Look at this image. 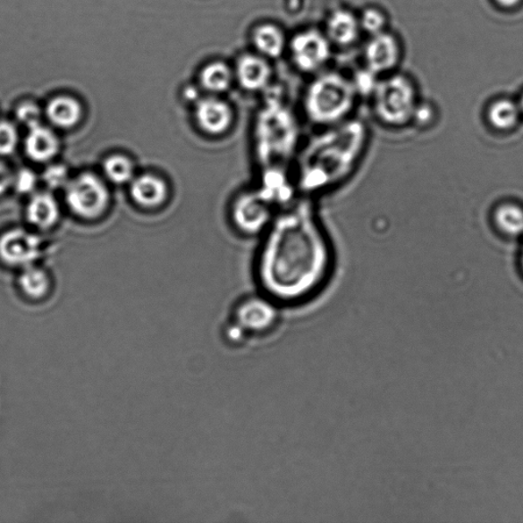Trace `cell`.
Returning <instances> with one entry per match:
<instances>
[{"mask_svg":"<svg viewBox=\"0 0 523 523\" xmlns=\"http://www.w3.org/2000/svg\"><path fill=\"white\" fill-rule=\"evenodd\" d=\"M17 129L7 122L0 123V156L11 155L18 145Z\"/></svg>","mask_w":523,"mask_h":523,"instance_id":"cell-25","label":"cell"},{"mask_svg":"<svg viewBox=\"0 0 523 523\" xmlns=\"http://www.w3.org/2000/svg\"><path fill=\"white\" fill-rule=\"evenodd\" d=\"M224 335L227 343H231L232 346H240L249 338V334L245 332V329L236 324L233 320H231V322H229V324L224 328Z\"/></svg>","mask_w":523,"mask_h":523,"instance_id":"cell-31","label":"cell"},{"mask_svg":"<svg viewBox=\"0 0 523 523\" xmlns=\"http://www.w3.org/2000/svg\"><path fill=\"white\" fill-rule=\"evenodd\" d=\"M17 118L21 124L29 129L39 126L41 122V110L38 105L31 102L21 104L17 109Z\"/></svg>","mask_w":523,"mask_h":523,"instance_id":"cell-27","label":"cell"},{"mask_svg":"<svg viewBox=\"0 0 523 523\" xmlns=\"http://www.w3.org/2000/svg\"><path fill=\"white\" fill-rule=\"evenodd\" d=\"M369 139L367 124L353 117L305 139L292 166L299 195L315 198L345 182L362 161Z\"/></svg>","mask_w":523,"mask_h":523,"instance_id":"cell-2","label":"cell"},{"mask_svg":"<svg viewBox=\"0 0 523 523\" xmlns=\"http://www.w3.org/2000/svg\"><path fill=\"white\" fill-rule=\"evenodd\" d=\"M204 95L205 93L200 89L199 86H186L182 90V99L190 107Z\"/></svg>","mask_w":523,"mask_h":523,"instance_id":"cell-33","label":"cell"},{"mask_svg":"<svg viewBox=\"0 0 523 523\" xmlns=\"http://www.w3.org/2000/svg\"><path fill=\"white\" fill-rule=\"evenodd\" d=\"M253 43L257 53L261 55L275 59L284 52L285 34L283 29L275 24H261L253 32Z\"/></svg>","mask_w":523,"mask_h":523,"instance_id":"cell-21","label":"cell"},{"mask_svg":"<svg viewBox=\"0 0 523 523\" xmlns=\"http://www.w3.org/2000/svg\"><path fill=\"white\" fill-rule=\"evenodd\" d=\"M40 253L38 236L24 229H12L0 236V259L12 266H30Z\"/></svg>","mask_w":523,"mask_h":523,"instance_id":"cell-12","label":"cell"},{"mask_svg":"<svg viewBox=\"0 0 523 523\" xmlns=\"http://www.w3.org/2000/svg\"><path fill=\"white\" fill-rule=\"evenodd\" d=\"M66 189L68 206L77 216L93 220L109 210L112 197L105 179L86 172L70 181Z\"/></svg>","mask_w":523,"mask_h":523,"instance_id":"cell-7","label":"cell"},{"mask_svg":"<svg viewBox=\"0 0 523 523\" xmlns=\"http://www.w3.org/2000/svg\"><path fill=\"white\" fill-rule=\"evenodd\" d=\"M376 75L368 68L358 72L353 81L358 95L372 96L379 82Z\"/></svg>","mask_w":523,"mask_h":523,"instance_id":"cell-28","label":"cell"},{"mask_svg":"<svg viewBox=\"0 0 523 523\" xmlns=\"http://www.w3.org/2000/svg\"><path fill=\"white\" fill-rule=\"evenodd\" d=\"M520 264H521V268L523 270V247H522L521 256H520Z\"/></svg>","mask_w":523,"mask_h":523,"instance_id":"cell-37","label":"cell"},{"mask_svg":"<svg viewBox=\"0 0 523 523\" xmlns=\"http://www.w3.org/2000/svg\"><path fill=\"white\" fill-rule=\"evenodd\" d=\"M331 52L329 39L314 29L298 33L291 41L292 61L306 73L324 66L331 56Z\"/></svg>","mask_w":523,"mask_h":523,"instance_id":"cell-11","label":"cell"},{"mask_svg":"<svg viewBox=\"0 0 523 523\" xmlns=\"http://www.w3.org/2000/svg\"><path fill=\"white\" fill-rule=\"evenodd\" d=\"M367 68L375 74L384 73L396 66L399 57L397 41L389 34L375 35L365 50Z\"/></svg>","mask_w":523,"mask_h":523,"instance_id":"cell-14","label":"cell"},{"mask_svg":"<svg viewBox=\"0 0 523 523\" xmlns=\"http://www.w3.org/2000/svg\"><path fill=\"white\" fill-rule=\"evenodd\" d=\"M519 106H520V110H521V113H522V114H523V96H522V97H521V99H520V102H519Z\"/></svg>","mask_w":523,"mask_h":523,"instance_id":"cell-36","label":"cell"},{"mask_svg":"<svg viewBox=\"0 0 523 523\" xmlns=\"http://www.w3.org/2000/svg\"><path fill=\"white\" fill-rule=\"evenodd\" d=\"M304 140L299 114L281 92L269 91L250 121L249 148L256 172L292 170Z\"/></svg>","mask_w":523,"mask_h":523,"instance_id":"cell-3","label":"cell"},{"mask_svg":"<svg viewBox=\"0 0 523 523\" xmlns=\"http://www.w3.org/2000/svg\"><path fill=\"white\" fill-rule=\"evenodd\" d=\"M103 172L107 182L127 188L133 178L138 175L139 169L131 155L114 153L105 157L103 163Z\"/></svg>","mask_w":523,"mask_h":523,"instance_id":"cell-19","label":"cell"},{"mask_svg":"<svg viewBox=\"0 0 523 523\" xmlns=\"http://www.w3.org/2000/svg\"><path fill=\"white\" fill-rule=\"evenodd\" d=\"M254 259L259 291L279 306L316 297L331 278L334 252L313 198L282 207L260 236Z\"/></svg>","mask_w":523,"mask_h":523,"instance_id":"cell-1","label":"cell"},{"mask_svg":"<svg viewBox=\"0 0 523 523\" xmlns=\"http://www.w3.org/2000/svg\"><path fill=\"white\" fill-rule=\"evenodd\" d=\"M272 68L266 57L261 55H242L236 63L234 75L243 90L261 92L266 90L272 80Z\"/></svg>","mask_w":523,"mask_h":523,"instance_id":"cell-13","label":"cell"},{"mask_svg":"<svg viewBox=\"0 0 523 523\" xmlns=\"http://www.w3.org/2000/svg\"><path fill=\"white\" fill-rule=\"evenodd\" d=\"M234 81V71L221 61L206 64L198 75V86L205 95L224 96Z\"/></svg>","mask_w":523,"mask_h":523,"instance_id":"cell-15","label":"cell"},{"mask_svg":"<svg viewBox=\"0 0 523 523\" xmlns=\"http://www.w3.org/2000/svg\"><path fill=\"white\" fill-rule=\"evenodd\" d=\"M19 283L25 295L35 299L45 297L50 288L46 272L34 267L33 265L24 268L20 276Z\"/></svg>","mask_w":523,"mask_h":523,"instance_id":"cell-24","label":"cell"},{"mask_svg":"<svg viewBox=\"0 0 523 523\" xmlns=\"http://www.w3.org/2000/svg\"><path fill=\"white\" fill-rule=\"evenodd\" d=\"M46 117L61 128H72L82 118V106L74 97L60 96L54 97L46 106Z\"/></svg>","mask_w":523,"mask_h":523,"instance_id":"cell-20","label":"cell"},{"mask_svg":"<svg viewBox=\"0 0 523 523\" xmlns=\"http://www.w3.org/2000/svg\"><path fill=\"white\" fill-rule=\"evenodd\" d=\"M360 27L352 13L339 10L333 13L328 19V38L338 45L348 46L357 39Z\"/></svg>","mask_w":523,"mask_h":523,"instance_id":"cell-22","label":"cell"},{"mask_svg":"<svg viewBox=\"0 0 523 523\" xmlns=\"http://www.w3.org/2000/svg\"><path fill=\"white\" fill-rule=\"evenodd\" d=\"M435 118L434 106L425 103H419L415 111L412 125L425 128L432 125Z\"/></svg>","mask_w":523,"mask_h":523,"instance_id":"cell-32","label":"cell"},{"mask_svg":"<svg viewBox=\"0 0 523 523\" xmlns=\"http://www.w3.org/2000/svg\"><path fill=\"white\" fill-rule=\"evenodd\" d=\"M358 93L353 82L335 73L321 75L308 86L302 112L308 123L325 128L352 118Z\"/></svg>","mask_w":523,"mask_h":523,"instance_id":"cell-4","label":"cell"},{"mask_svg":"<svg viewBox=\"0 0 523 523\" xmlns=\"http://www.w3.org/2000/svg\"><path fill=\"white\" fill-rule=\"evenodd\" d=\"M279 307L260 291L241 298L233 307L232 320L245 329L249 336L268 334L281 319Z\"/></svg>","mask_w":523,"mask_h":523,"instance_id":"cell-9","label":"cell"},{"mask_svg":"<svg viewBox=\"0 0 523 523\" xmlns=\"http://www.w3.org/2000/svg\"><path fill=\"white\" fill-rule=\"evenodd\" d=\"M521 114L519 104L513 100L502 98L489 105L485 113V120L493 131L508 132L519 125Z\"/></svg>","mask_w":523,"mask_h":523,"instance_id":"cell-18","label":"cell"},{"mask_svg":"<svg viewBox=\"0 0 523 523\" xmlns=\"http://www.w3.org/2000/svg\"><path fill=\"white\" fill-rule=\"evenodd\" d=\"M26 215L31 224L47 229L54 226L59 219L60 207L50 193H36L28 204Z\"/></svg>","mask_w":523,"mask_h":523,"instance_id":"cell-17","label":"cell"},{"mask_svg":"<svg viewBox=\"0 0 523 523\" xmlns=\"http://www.w3.org/2000/svg\"><path fill=\"white\" fill-rule=\"evenodd\" d=\"M384 25L385 19L381 12L369 9L362 14L360 26L369 34L375 36L383 33Z\"/></svg>","mask_w":523,"mask_h":523,"instance_id":"cell-29","label":"cell"},{"mask_svg":"<svg viewBox=\"0 0 523 523\" xmlns=\"http://www.w3.org/2000/svg\"><path fill=\"white\" fill-rule=\"evenodd\" d=\"M127 190L132 205L142 212L152 213L163 209L172 197L169 179L161 172L152 169L139 170Z\"/></svg>","mask_w":523,"mask_h":523,"instance_id":"cell-10","label":"cell"},{"mask_svg":"<svg viewBox=\"0 0 523 523\" xmlns=\"http://www.w3.org/2000/svg\"><path fill=\"white\" fill-rule=\"evenodd\" d=\"M277 212V207L253 184L234 193L228 204L227 216L233 231L243 238H260Z\"/></svg>","mask_w":523,"mask_h":523,"instance_id":"cell-6","label":"cell"},{"mask_svg":"<svg viewBox=\"0 0 523 523\" xmlns=\"http://www.w3.org/2000/svg\"><path fill=\"white\" fill-rule=\"evenodd\" d=\"M43 181L48 188L53 190L67 188L69 184L68 170L62 164H53L43 173Z\"/></svg>","mask_w":523,"mask_h":523,"instance_id":"cell-26","label":"cell"},{"mask_svg":"<svg viewBox=\"0 0 523 523\" xmlns=\"http://www.w3.org/2000/svg\"><path fill=\"white\" fill-rule=\"evenodd\" d=\"M26 153L35 162H47L59 152L60 141L50 129L39 125L29 129Z\"/></svg>","mask_w":523,"mask_h":523,"instance_id":"cell-16","label":"cell"},{"mask_svg":"<svg viewBox=\"0 0 523 523\" xmlns=\"http://www.w3.org/2000/svg\"><path fill=\"white\" fill-rule=\"evenodd\" d=\"M493 226L508 238L523 236V207L512 202L496 206L492 213Z\"/></svg>","mask_w":523,"mask_h":523,"instance_id":"cell-23","label":"cell"},{"mask_svg":"<svg viewBox=\"0 0 523 523\" xmlns=\"http://www.w3.org/2000/svg\"><path fill=\"white\" fill-rule=\"evenodd\" d=\"M13 182V175L5 164L0 162V196L3 195Z\"/></svg>","mask_w":523,"mask_h":523,"instance_id":"cell-34","label":"cell"},{"mask_svg":"<svg viewBox=\"0 0 523 523\" xmlns=\"http://www.w3.org/2000/svg\"><path fill=\"white\" fill-rule=\"evenodd\" d=\"M14 188L21 193L32 192L38 185V177L30 169H21L13 176Z\"/></svg>","mask_w":523,"mask_h":523,"instance_id":"cell-30","label":"cell"},{"mask_svg":"<svg viewBox=\"0 0 523 523\" xmlns=\"http://www.w3.org/2000/svg\"><path fill=\"white\" fill-rule=\"evenodd\" d=\"M497 2L503 6L506 7H512L514 5L519 4L521 0H497Z\"/></svg>","mask_w":523,"mask_h":523,"instance_id":"cell-35","label":"cell"},{"mask_svg":"<svg viewBox=\"0 0 523 523\" xmlns=\"http://www.w3.org/2000/svg\"><path fill=\"white\" fill-rule=\"evenodd\" d=\"M191 118L198 133L219 139L232 131L236 114L233 105L224 97L204 95L191 106Z\"/></svg>","mask_w":523,"mask_h":523,"instance_id":"cell-8","label":"cell"},{"mask_svg":"<svg viewBox=\"0 0 523 523\" xmlns=\"http://www.w3.org/2000/svg\"><path fill=\"white\" fill-rule=\"evenodd\" d=\"M372 98L375 117L383 125L391 128L412 125L419 102L409 79L397 75L378 82Z\"/></svg>","mask_w":523,"mask_h":523,"instance_id":"cell-5","label":"cell"}]
</instances>
